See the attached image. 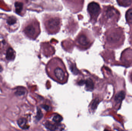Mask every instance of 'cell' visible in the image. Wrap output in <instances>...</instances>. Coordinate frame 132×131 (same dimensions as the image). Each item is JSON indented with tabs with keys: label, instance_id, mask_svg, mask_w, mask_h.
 <instances>
[{
	"label": "cell",
	"instance_id": "14",
	"mask_svg": "<svg viewBox=\"0 0 132 131\" xmlns=\"http://www.w3.org/2000/svg\"><path fill=\"white\" fill-rule=\"evenodd\" d=\"M45 127L51 131H54L56 129V126L55 125L48 122H47L45 124Z\"/></svg>",
	"mask_w": 132,
	"mask_h": 131
},
{
	"label": "cell",
	"instance_id": "4",
	"mask_svg": "<svg viewBox=\"0 0 132 131\" xmlns=\"http://www.w3.org/2000/svg\"><path fill=\"white\" fill-rule=\"evenodd\" d=\"M120 12L114 7L105 6L100 19V24L106 26L115 24L120 19Z\"/></svg>",
	"mask_w": 132,
	"mask_h": 131
},
{
	"label": "cell",
	"instance_id": "23",
	"mask_svg": "<svg viewBox=\"0 0 132 131\" xmlns=\"http://www.w3.org/2000/svg\"><path fill=\"white\" fill-rule=\"evenodd\" d=\"M3 70V67H2L1 65L0 64V72H2V71Z\"/></svg>",
	"mask_w": 132,
	"mask_h": 131
},
{
	"label": "cell",
	"instance_id": "6",
	"mask_svg": "<svg viewBox=\"0 0 132 131\" xmlns=\"http://www.w3.org/2000/svg\"><path fill=\"white\" fill-rule=\"evenodd\" d=\"M24 32L30 39H36L41 32L40 23L36 19H32L29 21L25 27Z\"/></svg>",
	"mask_w": 132,
	"mask_h": 131
},
{
	"label": "cell",
	"instance_id": "1",
	"mask_svg": "<svg viewBox=\"0 0 132 131\" xmlns=\"http://www.w3.org/2000/svg\"><path fill=\"white\" fill-rule=\"evenodd\" d=\"M46 71L50 77L59 82H64L68 79V74L66 66L59 57H54L48 62Z\"/></svg>",
	"mask_w": 132,
	"mask_h": 131
},
{
	"label": "cell",
	"instance_id": "21",
	"mask_svg": "<svg viewBox=\"0 0 132 131\" xmlns=\"http://www.w3.org/2000/svg\"><path fill=\"white\" fill-rule=\"evenodd\" d=\"M129 42H130V44L131 46H132V32L130 33V35Z\"/></svg>",
	"mask_w": 132,
	"mask_h": 131
},
{
	"label": "cell",
	"instance_id": "24",
	"mask_svg": "<svg viewBox=\"0 0 132 131\" xmlns=\"http://www.w3.org/2000/svg\"><path fill=\"white\" fill-rule=\"evenodd\" d=\"M104 131H110V130H108L105 129V130H104Z\"/></svg>",
	"mask_w": 132,
	"mask_h": 131
},
{
	"label": "cell",
	"instance_id": "19",
	"mask_svg": "<svg viewBox=\"0 0 132 131\" xmlns=\"http://www.w3.org/2000/svg\"><path fill=\"white\" fill-rule=\"evenodd\" d=\"M15 93L16 94L18 95H23L25 93V91L23 89H20V90H18Z\"/></svg>",
	"mask_w": 132,
	"mask_h": 131
},
{
	"label": "cell",
	"instance_id": "10",
	"mask_svg": "<svg viewBox=\"0 0 132 131\" xmlns=\"http://www.w3.org/2000/svg\"><path fill=\"white\" fill-rule=\"evenodd\" d=\"M126 17L128 24L132 26V7L127 10L126 14Z\"/></svg>",
	"mask_w": 132,
	"mask_h": 131
},
{
	"label": "cell",
	"instance_id": "18",
	"mask_svg": "<svg viewBox=\"0 0 132 131\" xmlns=\"http://www.w3.org/2000/svg\"><path fill=\"white\" fill-rule=\"evenodd\" d=\"M43 117V114L42 111L39 108L37 110V113L36 116V119L38 120H40Z\"/></svg>",
	"mask_w": 132,
	"mask_h": 131
},
{
	"label": "cell",
	"instance_id": "15",
	"mask_svg": "<svg viewBox=\"0 0 132 131\" xmlns=\"http://www.w3.org/2000/svg\"><path fill=\"white\" fill-rule=\"evenodd\" d=\"M16 21H17V20L15 17H13V16H11V17H9L7 19V23L9 25H14V24L16 23Z\"/></svg>",
	"mask_w": 132,
	"mask_h": 131
},
{
	"label": "cell",
	"instance_id": "12",
	"mask_svg": "<svg viewBox=\"0 0 132 131\" xmlns=\"http://www.w3.org/2000/svg\"><path fill=\"white\" fill-rule=\"evenodd\" d=\"M14 5L16 12L18 13H20L23 9V3L21 2H16L15 3Z\"/></svg>",
	"mask_w": 132,
	"mask_h": 131
},
{
	"label": "cell",
	"instance_id": "17",
	"mask_svg": "<svg viewBox=\"0 0 132 131\" xmlns=\"http://www.w3.org/2000/svg\"><path fill=\"white\" fill-rule=\"evenodd\" d=\"M99 101L98 99H96L94 100V102L92 103V110H95L96 107H98V103H99Z\"/></svg>",
	"mask_w": 132,
	"mask_h": 131
},
{
	"label": "cell",
	"instance_id": "11",
	"mask_svg": "<svg viewBox=\"0 0 132 131\" xmlns=\"http://www.w3.org/2000/svg\"><path fill=\"white\" fill-rule=\"evenodd\" d=\"M125 97V93L124 91H120L116 95L115 100L117 103H120L124 98Z\"/></svg>",
	"mask_w": 132,
	"mask_h": 131
},
{
	"label": "cell",
	"instance_id": "2",
	"mask_svg": "<svg viewBox=\"0 0 132 131\" xmlns=\"http://www.w3.org/2000/svg\"><path fill=\"white\" fill-rule=\"evenodd\" d=\"M125 34L122 28L113 27L108 29L105 33V46L111 49H118L124 44Z\"/></svg>",
	"mask_w": 132,
	"mask_h": 131
},
{
	"label": "cell",
	"instance_id": "13",
	"mask_svg": "<svg viewBox=\"0 0 132 131\" xmlns=\"http://www.w3.org/2000/svg\"><path fill=\"white\" fill-rule=\"evenodd\" d=\"M86 88L88 89V90H93L94 87V84L92 81L90 79H88L86 82Z\"/></svg>",
	"mask_w": 132,
	"mask_h": 131
},
{
	"label": "cell",
	"instance_id": "22",
	"mask_svg": "<svg viewBox=\"0 0 132 131\" xmlns=\"http://www.w3.org/2000/svg\"><path fill=\"white\" fill-rule=\"evenodd\" d=\"M130 80H131L132 82V71L130 72Z\"/></svg>",
	"mask_w": 132,
	"mask_h": 131
},
{
	"label": "cell",
	"instance_id": "3",
	"mask_svg": "<svg viewBox=\"0 0 132 131\" xmlns=\"http://www.w3.org/2000/svg\"><path fill=\"white\" fill-rule=\"evenodd\" d=\"M42 23L46 32L49 34H55L59 32L62 20L58 14H45L42 19Z\"/></svg>",
	"mask_w": 132,
	"mask_h": 131
},
{
	"label": "cell",
	"instance_id": "7",
	"mask_svg": "<svg viewBox=\"0 0 132 131\" xmlns=\"http://www.w3.org/2000/svg\"><path fill=\"white\" fill-rule=\"evenodd\" d=\"M87 10L90 15L91 22L92 24H95L100 13V5L98 3L92 2L88 5Z\"/></svg>",
	"mask_w": 132,
	"mask_h": 131
},
{
	"label": "cell",
	"instance_id": "8",
	"mask_svg": "<svg viewBox=\"0 0 132 131\" xmlns=\"http://www.w3.org/2000/svg\"><path fill=\"white\" fill-rule=\"evenodd\" d=\"M15 57V52L14 49L11 47H9L6 52V59L8 61H12L14 60Z\"/></svg>",
	"mask_w": 132,
	"mask_h": 131
},
{
	"label": "cell",
	"instance_id": "16",
	"mask_svg": "<svg viewBox=\"0 0 132 131\" xmlns=\"http://www.w3.org/2000/svg\"><path fill=\"white\" fill-rule=\"evenodd\" d=\"M52 120L56 123H60L63 120V118L62 116L59 115H55L54 117Z\"/></svg>",
	"mask_w": 132,
	"mask_h": 131
},
{
	"label": "cell",
	"instance_id": "5",
	"mask_svg": "<svg viewBox=\"0 0 132 131\" xmlns=\"http://www.w3.org/2000/svg\"><path fill=\"white\" fill-rule=\"evenodd\" d=\"M94 40L91 32L87 29H83L76 36L75 44L79 49L84 51L91 46Z\"/></svg>",
	"mask_w": 132,
	"mask_h": 131
},
{
	"label": "cell",
	"instance_id": "9",
	"mask_svg": "<svg viewBox=\"0 0 132 131\" xmlns=\"http://www.w3.org/2000/svg\"><path fill=\"white\" fill-rule=\"evenodd\" d=\"M18 124L19 127L23 129H28V125H27V120L25 118H21L18 120Z\"/></svg>",
	"mask_w": 132,
	"mask_h": 131
},
{
	"label": "cell",
	"instance_id": "20",
	"mask_svg": "<svg viewBox=\"0 0 132 131\" xmlns=\"http://www.w3.org/2000/svg\"><path fill=\"white\" fill-rule=\"evenodd\" d=\"M42 108L46 110H49L50 108L49 106H48V105H42Z\"/></svg>",
	"mask_w": 132,
	"mask_h": 131
}]
</instances>
